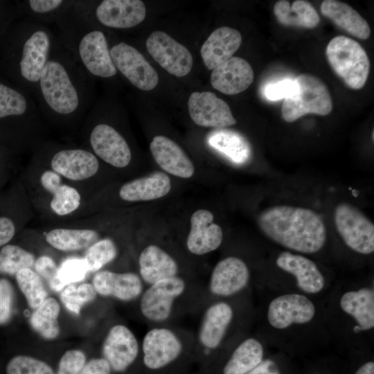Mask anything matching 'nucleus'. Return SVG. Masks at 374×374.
Instances as JSON below:
<instances>
[{"mask_svg":"<svg viewBox=\"0 0 374 374\" xmlns=\"http://www.w3.org/2000/svg\"><path fill=\"white\" fill-rule=\"evenodd\" d=\"M55 24L63 44L90 77L107 80L116 76L106 35L79 8L76 1Z\"/></svg>","mask_w":374,"mask_h":374,"instance_id":"2","label":"nucleus"},{"mask_svg":"<svg viewBox=\"0 0 374 374\" xmlns=\"http://www.w3.org/2000/svg\"><path fill=\"white\" fill-rule=\"evenodd\" d=\"M140 278L152 285L161 280L177 276L178 265L175 259L161 247H146L139 257Z\"/></svg>","mask_w":374,"mask_h":374,"instance_id":"30","label":"nucleus"},{"mask_svg":"<svg viewBox=\"0 0 374 374\" xmlns=\"http://www.w3.org/2000/svg\"><path fill=\"white\" fill-rule=\"evenodd\" d=\"M103 354L111 368L116 372L126 370L139 354V343L125 326L117 324L109 330L103 344Z\"/></svg>","mask_w":374,"mask_h":374,"instance_id":"19","label":"nucleus"},{"mask_svg":"<svg viewBox=\"0 0 374 374\" xmlns=\"http://www.w3.org/2000/svg\"><path fill=\"white\" fill-rule=\"evenodd\" d=\"M186 289L184 279L175 276L152 285L141 294L140 310L143 316L153 322L165 321L170 317L177 298Z\"/></svg>","mask_w":374,"mask_h":374,"instance_id":"12","label":"nucleus"},{"mask_svg":"<svg viewBox=\"0 0 374 374\" xmlns=\"http://www.w3.org/2000/svg\"><path fill=\"white\" fill-rule=\"evenodd\" d=\"M170 189V177L164 172H155L125 183L119 188L118 195L129 202L150 201L164 197Z\"/></svg>","mask_w":374,"mask_h":374,"instance_id":"29","label":"nucleus"},{"mask_svg":"<svg viewBox=\"0 0 374 374\" xmlns=\"http://www.w3.org/2000/svg\"><path fill=\"white\" fill-rule=\"evenodd\" d=\"M314 303L305 296L287 294L274 299L267 310V320L276 329H285L294 323L310 322L315 315Z\"/></svg>","mask_w":374,"mask_h":374,"instance_id":"16","label":"nucleus"},{"mask_svg":"<svg viewBox=\"0 0 374 374\" xmlns=\"http://www.w3.org/2000/svg\"><path fill=\"white\" fill-rule=\"evenodd\" d=\"M33 268L41 278L46 280L51 290L58 292L63 289L57 279L58 265L51 257L46 255L39 256L35 259Z\"/></svg>","mask_w":374,"mask_h":374,"instance_id":"44","label":"nucleus"},{"mask_svg":"<svg viewBox=\"0 0 374 374\" xmlns=\"http://www.w3.org/2000/svg\"><path fill=\"white\" fill-rule=\"evenodd\" d=\"M296 92L284 99L281 112L283 119L292 123L308 114L326 116L332 109L331 96L326 85L318 78L301 74L295 79Z\"/></svg>","mask_w":374,"mask_h":374,"instance_id":"8","label":"nucleus"},{"mask_svg":"<svg viewBox=\"0 0 374 374\" xmlns=\"http://www.w3.org/2000/svg\"><path fill=\"white\" fill-rule=\"evenodd\" d=\"M44 237L51 247L64 252L87 250L100 239L98 231L87 225L53 227Z\"/></svg>","mask_w":374,"mask_h":374,"instance_id":"28","label":"nucleus"},{"mask_svg":"<svg viewBox=\"0 0 374 374\" xmlns=\"http://www.w3.org/2000/svg\"><path fill=\"white\" fill-rule=\"evenodd\" d=\"M17 283L30 308L35 310L46 299L47 291L42 278L32 268L20 270L15 275Z\"/></svg>","mask_w":374,"mask_h":374,"instance_id":"39","label":"nucleus"},{"mask_svg":"<svg viewBox=\"0 0 374 374\" xmlns=\"http://www.w3.org/2000/svg\"><path fill=\"white\" fill-rule=\"evenodd\" d=\"M276 262L280 269L296 278L297 286L303 292L316 294L323 290L324 277L310 259L302 255L283 251L278 256Z\"/></svg>","mask_w":374,"mask_h":374,"instance_id":"25","label":"nucleus"},{"mask_svg":"<svg viewBox=\"0 0 374 374\" xmlns=\"http://www.w3.org/2000/svg\"><path fill=\"white\" fill-rule=\"evenodd\" d=\"M246 374H280L276 363L271 359L262 360Z\"/></svg>","mask_w":374,"mask_h":374,"instance_id":"50","label":"nucleus"},{"mask_svg":"<svg viewBox=\"0 0 374 374\" xmlns=\"http://www.w3.org/2000/svg\"><path fill=\"white\" fill-rule=\"evenodd\" d=\"M321 12L351 35L366 39L371 28L361 15L346 3L336 0H325L321 4Z\"/></svg>","mask_w":374,"mask_h":374,"instance_id":"31","label":"nucleus"},{"mask_svg":"<svg viewBox=\"0 0 374 374\" xmlns=\"http://www.w3.org/2000/svg\"><path fill=\"white\" fill-rule=\"evenodd\" d=\"M249 270L245 262L235 256L220 260L213 269L209 280L210 292L218 296H230L247 285Z\"/></svg>","mask_w":374,"mask_h":374,"instance_id":"20","label":"nucleus"},{"mask_svg":"<svg viewBox=\"0 0 374 374\" xmlns=\"http://www.w3.org/2000/svg\"><path fill=\"white\" fill-rule=\"evenodd\" d=\"M89 273L83 257H69L58 265L57 279L62 287L82 281Z\"/></svg>","mask_w":374,"mask_h":374,"instance_id":"42","label":"nucleus"},{"mask_svg":"<svg viewBox=\"0 0 374 374\" xmlns=\"http://www.w3.org/2000/svg\"><path fill=\"white\" fill-rule=\"evenodd\" d=\"M117 247L109 238H100L90 246L83 257L90 272H97L117 256Z\"/></svg>","mask_w":374,"mask_h":374,"instance_id":"40","label":"nucleus"},{"mask_svg":"<svg viewBox=\"0 0 374 374\" xmlns=\"http://www.w3.org/2000/svg\"><path fill=\"white\" fill-rule=\"evenodd\" d=\"M34 152L35 163L52 170L70 182H87L100 169V160L83 146L45 141Z\"/></svg>","mask_w":374,"mask_h":374,"instance_id":"5","label":"nucleus"},{"mask_svg":"<svg viewBox=\"0 0 374 374\" xmlns=\"http://www.w3.org/2000/svg\"><path fill=\"white\" fill-rule=\"evenodd\" d=\"M93 80L56 36L35 96L43 119L64 129L82 124L91 105Z\"/></svg>","mask_w":374,"mask_h":374,"instance_id":"1","label":"nucleus"},{"mask_svg":"<svg viewBox=\"0 0 374 374\" xmlns=\"http://www.w3.org/2000/svg\"><path fill=\"white\" fill-rule=\"evenodd\" d=\"M35 259L34 254L25 249L7 244L0 250V274L15 276L21 269H33Z\"/></svg>","mask_w":374,"mask_h":374,"instance_id":"38","label":"nucleus"},{"mask_svg":"<svg viewBox=\"0 0 374 374\" xmlns=\"http://www.w3.org/2000/svg\"><path fill=\"white\" fill-rule=\"evenodd\" d=\"M254 73L244 59L232 57L213 69L211 83L217 91L235 95L246 90L253 82Z\"/></svg>","mask_w":374,"mask_h":374,"instance_id":"22","label":"nucleus"},{"mask_svg":"<svg viewBox=\"0 0 374 374\" xmlns=\"http://www.w3.org/2000/svg\"><path fill=\"white\" fill-rule=\"evenodd\" d=\"M79 8L99 26L129 29L145 18L146 8L141 0L76 1Z\"/></svg>","mask_w":374,"mask_h":374,"instance_id":"9","label":"nucleus"},{"mask_svg":"<svg viewBox=\"0 0 374 374\" xmlns=\"http://www.w3.org/2000/svg\"><path fill=\"white\" fill-rule=\"evenodd\" d=\"M355 374H374V362L372 361L363 364Z\"/></svg>","mask_w":374,"mask_h":374,"instance_id":"51","label":"nucleus"},{"mask_svg":"<svg viewBox=\"0 0 374 374\" xmlns=\"http://www.w3.org/2000/svg\"><path fill=\"white\" fill-rule=\"evenodd\" d=\"M274 13L278 22L286 26L313 28L320 21L315 8L304 0L294 1L292 5L289 1H278L274 6Z\"/></svg>","mask_w":374,"mask_h":374,"instance_id":"33","label":"nucleus"},{"mask_svg":"<svg viewBox=\"0 0 374 374\" xmlns=\"http://www.w3.org/2000/svg\"><path fill=\"white\" fill-rule=\"evenodd\" d=\"M40 170L38 185L42 192L51 197L48 199L50 211L57 217H65L74 213L81 206L82 195L74 186L63 182L57 173L35 164Z\"/></svg>","mask_w":374,"mask_h":374,"instance_id":"14","label":"nucleus"},{"mask_svg":"<svg viewBox=\"0 0 374 374\" xmlns=\"http://www.w3.org/2000/svg\"><path fill=\"white\" fill-rule=\"evenodd\" d=\"M55 38L46 24L28 19L19 24L16 30L12 51V71L21 89L34 99Z\"/></svg>","mask_w":374,"mask_h":374,"instance_id":"4","label":"nucleus"},{"mask_svg":"<svg viewBox=\"0 0 374 374\" xmlns=\"http://www.w3.org/2000/svg\"><path fill=\"white\" fill-rule=\"evenodd\" d=\"M146 48L166 71L177 77L188 75L193 59L188 48L161 30L153 31L146 41Z\"/></svg>","mask_w":374,"mask_h":374,"instance_id":"13","label":"nucleus"},{"mask_svg":"<svg viewBox=\"0 0 374 374\" xmlns=\"http://www.w3.org/2000/svg\"><path fill=\"white\" fill-rule=\"evenodd\" d=\"M83 147L99 160L116 168H125L131 162L132 150L123 135L112 125L100 120L91 109L80 130Z\"/></svg>","mask_w":374,"mask_h":374,"instance_id":"6","label":"nucleus"},{"mask_svg":"<svg viewBox=\"0 0 374 374\" xmlns=\"http://www.w3.org/2000/svg\"><path fill=\"white\" fill-rule=\"evenodd\" d=\"M183 349L179 337L167 328H153L142 341L143 362L150 369L163 368L175 360Z\"/></svg>","mask_w":374,"mask_h":374,"instance_id":"17","label":"nucleus"},{"mask_svg":"<svg viewBox=\"0 0 374 374\" xmlns=\"http://www.w3.org/2000/svg\"><path fill=\"white\" fill-rule=\"evenodd\" d=\"M6 374H54L49 364L39 359L27 356L17 355L8 363Z\"/></svg>","mask_w":374,"mask_h":374,"instance_id":"43","label":"nucleus"},{"mask_svg":"<svg viewBox=\"0 0 374 374\" xmlns=\"http://www.w3.org/2000/svg\"><path fill=\"white\" fill-rule=\"evenodd\" d=\"M258 223L271 240L298 252H317L326 241V228L322 219L307 208L274 206L259 214Z\"/></svg>","mask_w":374,"mask_h":374,"instance_id":"3","label":"nucleus"},{"mask_svg":"<svg viewBox=\"0 0 374 374\" xmlns=\"http://www.w3.org/2000/svg\"><path fill=\"white\" fill-rule=\"evenodd\" d=\"M69 0H28L23 2L28 20L47 25L54 23L72 4Z\"/></svg>","mask_w":374,"mask_h":374,"instance_id":"37","label":"nucleus"},{"mask_svg":"<svg viewBox=\"0 0 374 374\" xmlns=\"http://www.w3.org/2000/svg\"><path fill=\"white\" fill-rule=\"evenodd\" d=\"M14 290L11 283L0 278V325L8 323L12 314Z\"/></svg>","mask_w":374,"mask_h":374,"instance_id":"46","label":"nucleus"},{"mask_svg":"<svg viewBox=\"0 0 374 374\" xmlns=\"http://www.w3.org/2000/svg\"><path fill=\"white\" fill-rule=\"evenodd\" d=\"M212 212L199 209L190 217V229L186 240L188 251L201 256L216 250L222 244V228L213 222Z\"/></svg>","mask_w":374,"mask_h":374,"instance_id":"21","label":"nucleus"},{"mask_svg":"<svg viewBox=\"0 0 374 374\" xmlns=\"http://www.w3.org/2000/svg\"><path fill=\"white\" fill-rule=\"evenodd\" d=\"M327 60L334 72L350 89H362L370 71V61L364 48L350 37H333L326 49Z\"/></svg>","mask_w":374,"mask_h":374,"instance_id":"7","label":"nucleus"},{"mask_svg":"<svg viewBox=\"0 0 374 374\" xmlns=\"http://www.w3.org/2000/svg\"><path fill=\"white\" fill-rule=\"evenodd\" d=\"M8 118L16 119L33 130H37L43 123L31 95L0 82V120Z\"/></svg>","mask_w":374,"mask_h":374,"instance_id":"18","label":"nucleus"},{"mask_svg":"<svg viewBox=\"0 0 374 374\" xmlns=\"http://www.w3.org/2000/svg\"><path fill=\"white\" fill-rule=\"evenodd\" d=\"M337 232L352 250L361 254H371L374 251L373 223L357 207L342 202L334 213Z\"/></svg>","mask_w":374,"mask_h":374,"instance_id":"10","label":"nucleus"},{"mask_svg":"<svg viewBox=\"0 0 374 374\" xmlns=\"http://www.w3.org/2000/svg\"><path fill=\"white\" fill-rule=\"evenodd\" d=\"M92 285L97 294L112 296L123 301H130L138 298L143 290L141 278L133 272L116 273L100 270L93 276Z\"/></svg>","mask_w":374,"mask_h":374,"instance_id":"23","label":"nucleus"},{"mask_svg":"<svg viewBox=\"0 0 374 374\" xmlns=\"http://www.w3.org/2000/svg\"><path fill=\"white\" fill-rule=\"evenodd\" d=\"M16 226L10 217H0V247L7 244L14 237Z\"/></svg>","mask_w":374,"mask_h":374,"instance_id":"49","label":"nucleus"},{"mask_svg":"<svg viewBox=\"0 0 374 374\" xmlns=\"http://www.w3.org/2000/svg\"><path fill=\"white\" fill-rule=\"evenodd\" d=\"M188 109L193 121L199 126L223 128L237 123L229 105L211 91L192 93Z\"/></svg>","mask_w":374,"mask_h":374,"instance_id":"15","label":"nucleus"},{"mask_svg":"<svg viewBox=\"0 0 374 374\" xmlns=\"http://www.w3.org/2000/svg\"><path fill=\"white\" fill-rule=\"evenodd\" d=\"M60 306L53 297L47 298L39 307L34 310L30 317L33 329L43 338L52 340L59 335L58 317Z\"/></svg>","mask_w":374,"mask_h":374,"instance_id":"36","label":"nucleus"},{"mask_svg":"<svg viewBox=\"0 0 374 374\" xmlns=\"http://www.w3.org/2000/svg\"><path fill=\"white\" fill-rule=\"evenodd\" d=\"M340 306L353 317L359 328L368 330L374 327V291L369 287L344 293L340 299Z\"/></svg>","mask_w":374,"mask_h":374,"instance_id":"32","label":"nucleus"},{"mask_svg":"<svg viewBox=\"0 0 374 374\" xmlns=\"http://www.w3.org/2000/svg\"><path fill=\"white\" fill-rule=\"evenodd\" d=\"M297 90L295 80L285 79L267 85L264 94L269 100H278L286 98L294 94Z\"/></svg>","mask_w":374,"mask_h":374,"instance_id":"47","label":"nucleus"},{"mask_svg":"<svg viewBox=\"0 0 374 374\" xmlns=\"http://www.w3.org/2000/svg\"><path fill=\"white\" fill-rule=\"evenodd\" d=\"M150 149L157 163L169 174L184 179L194 175L193 162L172 139L161 135L156 136L150 144Z\"/></svg>","mask_w":374,"mask_h":374,"instance_id":"24","label":"nucleus"},{"mask_svg":"<svg viewBox=\"0 0 374 374\" xmlns=\"http://www.w3.org/2000/svg\"><path fill=\"white\" fill-rule=\"evenodd\" d=\"M231 306L225 302L211 305L205 311L198 332L199 341L207 349L217 348L233 319Z\"/></svg>","mask_w":374,"mask_h":374,"instance_id":"27","label":"nucleus"},{"mask_svg":"<svg viewBox=\"0 0 374 374\" xmlns=\"http://www.w3.org/2000/svg\"><path fill=\"white\" fill-rule=\"evenodd\" d=\"M86 364V357L80 350L66 351L61 357L57 374H80Z\"/></svg>","mask_w":374,"mask_h":374,"instance_id":"45","label":"nucleus"},{"mask_svg":"<svg viewBox=\"0 0 374 374\" xmlns=\"http://www.w3.org/2000/svg\"><path fill=\"white\" fill-rule=\"evenodd\" d=\"M111 366L104 358H94L85 364L80 374H111Z\"/></svg>","mask_w":374,"mask_h":374,"instance_id":"48","label":"nucleus"},{"mask_svg":"<svg viewBox=\"0 0 374 374\" xmlns=\"http://www.w3.org/2000/svg\"><path fill=\"white\" fill-rule=\"evenodd\" d=\"M96 295L92 283H82L78 287L71 284L64 287L60 294V299L68 310L78 315L82 307L94 300Z\"/></svg>","mask_w":374,"mask_h":374,"instance_id":"41","label":"nucleus"},{"mask_svg":"<svg viewBox=\"0 0 374 374\" xmlns=\"http://www.w3.org/2000/svg\"><path fill=\"white\" fill-rule=\"evenodd\" d=\"M263 347L254 338L241 342L223 369V374H246L262 361Z\"/></svg>","mask_w":374,"mask_h":374,"instance_id":"34","label":"nucleus"},{"mask_svg":"<svg viewBox=\"0 0 374 374\" xmlns=\"http://www.w3.org/2000/svg\"><path fill=\"white\" fill-rule=\"evenodd\" d=\"M236 29L222 26L213 30L202 46L200 53L206 67L213 70L233 57L242 43Z\"/></svg>","mask_w":374,"mask_h":374,"instance_id":"26","label":"nucleus"},{"mask_svg":"<svg viewBox=\"0 0 374 374\" xmlns=\"http://www.w3.org/2000/svg\"><path fill=\"white\" fill-rule=\"evenodd\" d=\"M113 63L119 71L133 86L143 91H150L159 82L156 70L135 47L118 42L109 47Z\"/></svg>","mask_w":374,"mask_h":374,"instance_id":"11","label":"nucleus"},{"mask_svg":"<svg viewBox=\"0 0 374 374\" xmlns=\"http://www.w3.org/2000/svg\"><path fill=\"white\" fill-rule=\"evenodd\" d=\"M208 142L237 163L246 162L251 156V148L247 141L238 133L230 130H217L210 136Z\"/></svg>","mask_w":374,"mask_h":374,"instance_id":"35","label":"nucleus"}]
</instances>
